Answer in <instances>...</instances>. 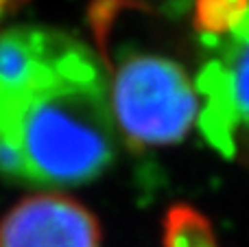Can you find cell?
<instances>
[{
    "mask_svg": "<svg viewBox=\"0 0 249 247\" xmlns=\"http://www.w3.org/2000/svg\"><path fill=\"white\" fill-rule=\"evenodd\" d=\"M96 53L51 26L0 33V177L39 188L94 182L116 158Z\"/></svg>",
    "mask_w": 249,
    "mask_h": 247,
    "instance_id": "1",
    "label": "cell"
},
{
    "mask_svg": "<svg viewBox=\"0 0 249 247\" xmlns=\"http://www.w3.org/2000/svg\"><path fill=\"white\" fill-rule=\"evenodd\" d=\"M109 105L118 131L133 147L184 140L199 118V94L177 61L133 53L116 66Z\"/></svg>",
    "mask_w": 249,
    "mask_h": 247,
    "instance_id": "2",
    "label": "cell"
},
{
    "mask_svg": "<svg viewBox=\"0 0 249 247\" xmlns=\"http://www.w3.org/2000/svg\"><path fill=\"white\" fill-rule=\"evenodd\" d=\"M216 57L197 74L199 129L225 158L236 153L238 131H249V9L228 35L206 39Z\"/></svg>",
    "mask_w": 249,
    "mask_h": 247,
    "instance_id": "3",
    "label": "cell"
},
{
    "mask_svg": "<svg viewBox=\"0 0 249 247\" xmlns=\"http://www.w3.org/2000/svg\"><path fill=\"white\" fill-rule=\"evenodd\" d=\"M101 223L81 201L35 193L0 219V247H101Z\"/></svg>",
    "mask_w": 249,
    "mask_h": 247,
    "instance_id": "4",
    "label": "cell"
},
{
    "mask_svg": "<svg viewBox=\"0 0 249 247\" xmlns=\"http://www.w3.org/2000/svg\"><path fill=\"white\" fill-rule=\"evenodd\" d=\"M164 247H219L212 223L188 204H175L164 217Z\"/></svg>",
    "mask_w": 249,
    "mask_h": 247,
    "instance_id": "5",
    "label": "cell"
},
{
    "mask_svg": "<svg viewBox=\"0 0 249 247\" xmlns=\"http://www.w3.org/2000/svg\"><path fill=\"white\" fill-rule=\"evenodd\" d=\"M249 9V0H197L195 26L203 39H216L228 35Z\"/></svg>",
    "mask_w": 249,
    "mask_h": 247,
    "instance_id": "6",
    "label": "cell"
},
{
    "mask_svg": "<svg viewBox=\"0 0 249 247\" xmlns=\"http://www.w3.org/2000/svg\"><path fill=\"white\" fill-rule=\"evenodd\" d=\"M11 4H13V0H0V22L7 18V13H9V9H11Z\"/></svg>",
    "mask_w": 249,
    "mask_h": 247,
    "instance_id": "7",
    "label": "cell"
},
{
    "mask_svg": "<svg viewBox=\"0 0 249 247\" xmlns=\"http://www.w3.org/2000/svg\"><path fill=\"white\" fill-rule=\"evenodd\" d=\"M114 2H116V0H114Z\"/></svg>",
    "mask_w": 249,
    "mask_h": 247,
    "instance_id": "8",
    "label": "cell"
}]
</instances>
